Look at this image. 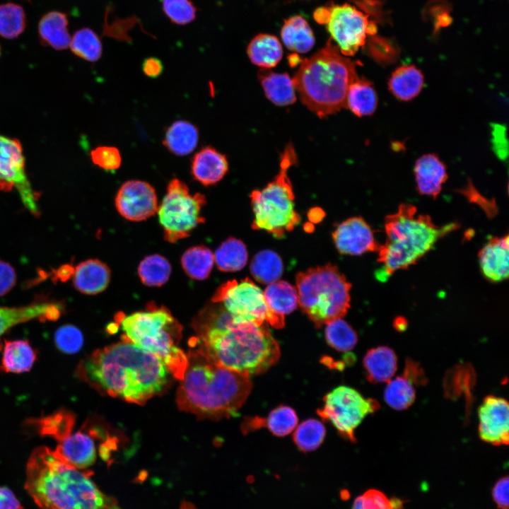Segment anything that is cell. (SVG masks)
Masks as SVG:
<instances>
[{
	"label": "cell",
	"mask_w": 509,
	"mask_h": 509,
	"mask_svg": "<svg viewBox=\"0 0 509 509\" xmlns=\"http://www.w3.org/2000/svg\"><path fill=\"white\" fill-rule=\"evenodd\" d=\"M206 306L194 319L192 347L216 364L250 377L275 364L279 346L267 323L236 321L220 303Z\"/></svg>",
	"instance_id": "6da1fadb"
},
{
	"label": "cell",
	"mask_w": 509,
	"mask_h": 509,
	"mask_svg": "<svg viewBox=\"0 0 509 509\" xmlns=\"http://www.w3.org/2000/svg\"><path fill=\"white\" fill-rule=\"evenodd\" d=\"M76 375L101 394L138 404L163 392L172 376L160 358L125 340L93 352Z\"/></svg>",
	"instance_id": "7a4b0ae2"
},
{
	"label": "cell",
	"mask_w": 509,
	"mask_h": 509,
	"mask_svg": "<svg viewBox=\"0 0 509 509\" xmlns=\"http://www.w3.org/2000/svg\"><path fill=\"white\" fill-rule=\"evenodd\" d=\"M187 356L176 393L178 407L201 419L237 416L252 387L250 377L216 364L194 349Z\"/></svg>",
	"instance_id": "3957f363"
},
{
	"label": "cell",
	"mask_w": 509,
	"mask_h": 509,
	"mask_svg": "<svg viewBox=\"0 0 509 509\" xmlns=\"http://www.w3.org/2000/svg\"><path fill=\"white\" fill-rule=\"evenodd\" d=\"M89 476L63 462L53 450L38 447L27 463L25 488L42 509L115 508Z\"/></svg>",
	"instance_id": "277c9868"
},
{
	"label": "cell",
	"mask_w": 509,
	"mask_h": 509,
	"mask_svg": "<svg viewBox=\"0 0 509 509\" xmlns=\"http://www.w3.org/2000/svg\"><path fill=\"white\" fill-rule=\"evenodd\" d=\"M458 224L435 225L431 216L419 213L411 204H402L385 220V242L378 250L379 269L375 275L385 281L396 271L408 268L426 255Z\"/></svg>",
	"instance_id": "5b68a950"
},
{
	"label": "cell",
	"mask_w": 509,
	"mask_h": 509,
	"mask_svg": "<svg viewBox=\"0 0 509 509\" xmlns=\"http://www.w3.org/2000/svg\"><path fill=\"white\" fill-rule=\"evenodd\" d=\"M357 77L354 62L329 40L310 58L301 60L293 81L305 106L324 117L346 107L348 89Z\"/></svg>",
	"instance_id": "8992f818"
},
{
	"label": "cell",
	"mask_w": 509,
	"mask_h": 509,
	"mask_svg": "<svg viewBox=\"0 0 509 509\" xmlns=\"http://www.w3.org/2000/svg\"><path fill=\"white\" fill-rule=\"evenodd\" d=\"M118 322L123 340L153 354L172 376L182 379L187 365V356L178 346L182 327L165 307L151 303L146 310L120 317Z\"/></svg>",
	"instance_id": "52a82bcc"
},
{
	"label": "cell",
	"mask_w": 509,
	"mask_h": 509,
	"mask_svg": "<svg viewBox=\"0 0 509 509\" xmlns=\"http://www.w3.org/2000/svg\"><path fill=\"white\" fill-rule=\"evenodd\" d=\"M296 282L298 305L317 327L341 318L350 308L351 285L334 265L299 272Z\"/></svg>",
	"instance_id": "ba28073f"
},
{
	"label": "cell",
	"mask_w": 509,
	"mask_h": 509,
	"mask_svg": "<svg viewBox=\"0 0 509 509\" xmlns=\"http://www.w3.org/2000/svg\"><path fill=\"white\" fill-rule=\"evenodd\" d=\"M296 163L295 149L289 144L281 153L280 169L275 178L263 189L251 193L254 230H264L281 238L300 222V217L295 209V196L288 176L289 168Z\"/></svg>",
	"instance_id": "9c48e42d"
},
{
	"label": "cell",
	"mask_w": 509,
	"mask_h": 509,
	"mask_svg": "<svg viewBox=\"0 0 509 509\" xmlns=\"http://www.w3.org/2000/svg\"><path fill=\"white\" fill-rule=\"evenodd\" d=\"M205 204L204 194L197 192L192 195L184 182L177 178L171 180L157 210L164 239L174 243L188 237L204 222L201 210Z\"/></svg>",
	"instance_id": "30bf717a"
},
{
	"label": "cell",
	"mask_w": 509,
	"mask_h": 509,
	"mask_svg": "<svg viewBox=\"0 0 509 509\" xmlns=\"http://www.w3.org/2000/svg\"><path fill=\"white\" fill-rule=\"evenodd\" d=\"M211 301L221 303L236 321L267 323L278 329L285 324L284 316L271 310L264 292L247 277L240 282L230 280L222 284Z\"/></svg>",
	"instance_id": "8fae6325"
},
{
	"label": "cell",
	"mask_w": 509,
	"mask_h": 509,
	"mask_svg": "<svg viewBox=\"0 0 509 509\" xmlns=\"http://www.w3.org/2000/svg\"><path fill=\"white\" fill-rule=\"evenodd\" d=\"M314 18L326 25L340 52L346 57L354 55L365 45L367 36L377 30L367 15L349 4L320 7L314 12Z\"/></svg>",
	"instance_id": "7c38bea8"
},
{
	"label": "cell",
	"mask_w": 509,
	"mask_h": 509,
	"mask_svg": "<svg viewBox=\"0 0 509 509\" xmlns=\"http://www.w3.org/2000/svg\"><path fill=\"white\" fill-rule=\"evenodd\" d=\"M323 401L322 408L317 410L318 415L352 442L356 441L354 431L363 419L380 406L376 400L365 398L355 389L344 385L327 393Z\"/></svg>",
	"instance_id": "4fadbf2b"
},
{
	"label": "cell",
	"mask_w": 509,
	"mask_h": 509,
	"mask_svg": "<svg viewBox=\"0 0 509 509\" xmlns=\"http://www.w3.org/2000/svg\"><path fill=\"white\" fill-rule=\"evenodd\" d=\"M13 189L18 191L25 208L38 216L39 194L28 178L22 145L17 139L0 134V190L10 192Z\"/></svg>",
	"instance_id": "5bb4252c"
},
{
	"label": "cell",
	"mask_w": 509,
	"mask_h": 509,
	"mask_svg": "<svg viewBox=\"0 0 509 509\" xmlns=\"http://www.w3.org/2000/svg\"><path fill=\"white\" fill-rule=\"evenodd\" d=\"M115 206L119 214L129 221L146 220L158 210L155 189L144 181L128 180L117 193Z\"/></svg>",
	"instance_id": "9a60e30c"
},
{
	"label": "cell",
	"mask_w": 509,
	"mask_h": 509,
	"mask_svg": "<svg viewBox=\"0 0 509 509\" xmlns=\"http://www.w3.org/2000/svg\"><path fill=\"white\" fill-rule=\"evenodd\" d=\"M481 439L493 445H508L509 440L508 403L502 397L490 395L478 410Z\"/></svg>",
	"instance_id": "2e32d148"
},
{
	"label": "cell",
	"mask_w": 509,
	"mask_h": 509,
	"mask_svg": "<svg viewBox=\"0 0 509 509\" xmlns=\"http://www.w3.org/2000/svg\"><path fill=\"white\" fill-rule=\"evenodd\" d=\"M332 238L337 250L344 255L377 252L380 246L371 227L360 216L341 222L332 233Z\"/></svg>",
	"instance_id": "e0dca14e"
},
{
	"label": "cell",
	"mask_w": 509,
	"mask_h": 509,
	"mask_svg": "<svg viewBox=\"0 0 509 509\" xmlns=\"http://www.w3.org/2000/svg\"><path fill=\"white\" fill-rule=\"evenodd\" d=\"M95 429L88 432L78 431L69 434L54 450V454L63 462L76 469H85L96 459L95 438L100 436Z\"/></svg>",
	"instance_id": "ac0fdd59"
},
{
	"label": "cell",
	"mask_w": 509,
	"mask_h": 509,
	"mask_svg": "<svg viewBox=\"0 0 509 509\" xmlns=\"http://www.w3.org/2000/svg\"><path fill=\"white\" fill-rule=\"evenodd\" d=\"M64 305L59 302L40 300L26 306H0V351L3 349L1 337L11 327L28 321H55L64 311Z\"/></svg>",
	"instance_id": "d6986e66"
},
{
	"label": "cell",
	"mask_w": 509,
	"mask_h": 509,
	"mask_svg": "<svg viewBox=\"0 0 509 509\" xmlns=\"http://www.w3.org/2000/svg\"><path fill=\"white\" fill-rule=\"evenodd\" d=\"M508 235L491 238L481 249L479 260L483 275L493 283L508 277Z\"/></svg>",
	"instance_id": "ffe728a7"
},
{
	"label": "cell",
	"mask_w": 509,
	"mask_h": 509,
	"mask_svg": "<svg viewBox=\"0 0 509 509\" xmlns=\"http://www.w3.org/2000/svg\"><path fill=\"white\" fill-rule=\"evenodd\" d=\"M228 170L226 156L209 146L200 149L192 160V175L204 186L216 184L223 178Z\"/></svg>",
	"instance_id": "44dd1931"
},
{
	"label": "cell",
	"mask_w": 509,
	"mask_h": 509,
	"mask_svg": "<svg viewBox=\"0 0 509 509\" xmlns=\"http://www.w3.org/2000/svg\"><path fill=\"white\" fill-rule=\"evenodd\" d=\"M418 192L435 198L447 178L445 164L434 154H426L416 162L414 168Z\"/></svg>",
	"instance_id": "7402d4cb"
},
{
	"label": "cell",
	"mask_w": 509,
	"mask_h": 509,
	"mask_svg": "<svg viewBox=\"0 0 509 509\" xmlns=\"http://www.w3.org/2000/svg\"><path fill=\"white\" fill-rule=\"evenodd\" d=\"M72 277L77 291L86 295H95L107 287L110 270L104 262L90 259L78 264L74 268Z\"/></svg>",
	"instance_id": "603a6c76"
},
{
	"label": "cell",
	"mask_w": 509,
	"mask_h": 509,
	"mask_svg": "<svg viewBox=\"0 0 509 509\" xmlns=\"http://www.w3.org/2000/svg\"><path fill=\"white\" fill-rule=\"evenodd\" d=\"M68 25V18L64 13L52 11L45 13L37 25L40 42L56 50L67 49L71 40Z\"/></svg>",
	"instance_id": "cb8c5ba5"
},
{
	"label": "cell",
	"mask_w": 509,
	"mask_h": 509,
	"mask_svg": "<svg viewBox=\"0 0 509 509\" xmlns=\"http://www.w3.org/2000/svg\"><path fill=\"white\" fill-rule=\"evenodd\" d=\"M363 366L367 378L373 383L390 380L397 368V358L388 346H378L370 349L363 358Z\"/></svg>",
	"instance_id": "d4e9b609"
},
{
	"label": "cell",
	"mask_w": 509,
	"mask_h": 509,
	"mask_svg": "<svg viewBox=\"0 0 509 509\" xmlns=\"http://www.w3.org/2000/svg\"><path fill=\"white\" fill-rule=\"evenodd\" d=\"M2 350L0 370L6 373L28 372L37 358V351L27 340H4Z\"/></svg>",
	"instance_id": "484cf974"
},
{
	"label": "cell",
	"mask_w": 509,
	"mask_h": 509,
	"mask_svg": "<svg viewBox=\"0 0 509 509\" xmlns=\"http://www.w3.org/2000/svg\"><path fill=\"white\" fill-rule=\"evenodd\" d=\"M258 78L267 98L275 105L286 106L296 102V88L293 78L288 74L262 69L259 71Z\"/></svg>",
	"instance_id": "4316f807"
},
{
	"label": "cell",
	"mask_w": 509,
	"mask_h": 509,
	"mask_svg": "<svg viewBox=\"0 0 509 509\" xmlns=\"http://www.w3.org/2000/svg\"><path fill=\"white\" fill-rule=\"evenodd\" d=\"M281 37L289 50L301 54L311 50L315 42L311 27L300 15L293 16L284 21Z\"/></svg>",
	"instance_id": "83f0119b"
},
{
	"label": "cell",
	"mask_w": 509,
	"mask_h": 509,
	"mask_svg": "<svg viewBox=\"0 0 509 509\" xmlns=\"http://www.w3.org/2000/svg\"><path fill=\"white\" fill-rule=\"evenodd\" d=\"M298 423L296 411L288 406H280L273 409L267 418H250L242 425L244 431L267 427L276 436H285L293 431Z\"/></svg>",
	"instance_id": "f1b7e54d"
},
{
	"label": "cell",
	"mask_w": 509,
	"mask_h": 509,
	"mask_svg": "<svg viewBox=\"0 0 509 509\" xmlns=\"http://www.w3.org/2000/svg\"><path fill=\"white\" fill-rule=\"evenodd\" d=\"M423 83V75L417 67L402 65L392 72L388 86L390 92L397 98L409 101L419 95Z\"/></svg>",
	"instance_id": "f546056e"
},
{
	"label": "cell",
	"mask_w": 509,
	"mask_h": 509,
	"mask_svg": "<svg viewBox=\"0 0 509 509\" xmlns=\"http://www.w3.org/2000/svg\"><path fill=\"white\" fill-rule=\"evenodd\" d=\"M198 141L197 127L188 121L177 120L166 130L163 144L170 153L183 156L196 148Z\"/></svg>",
	"instance_id": "4dcf8cb0"
},
{
	"label": "cell",
	"mask_w": 509,
	"mask_h": 509,
	"mask_svg": "<svg viewBox=\"0 0 509 509\" xmlns=\"http://www.w3.org/2000/svg\"><path fill=\"white\" fill-rule=\"evenodd\" d=\"M247 53L250 61L263 69H270L279 64L283 56L279 40L274 35L260 33L250 42Z\"/></svg>",
	"instance_id": "1f68e13d"
},
{
	"label": "cell",
	"mask_w": 509,
	"mask_h": 509,
	"mask_svg": "<svg viewBox=\"0 0 509 509\" xmlns=\"http://www.w3.org/2000/svg\"><path fill=\"white\" fill-rule=\"evenodd\" d=\"M378 105V96L372 83L357 77L350 85L346 98V107L356 116L373 114Z\"/></svg>",
	"instance_id": "d6a6232c"
},
{
	"label": "cell",
	"mask_w": 509,
	"mask_h": 509,
	"mask_svg": "<svg viewBox=\"0 0 509 509\" xmlns=\"http://www.w3.org/2000/svg\"><path fill=\"white\" fill-rule=\"evenodd\" d=\"M264 296L271 310L282 316L292 312L298 305L296 288L285 281L269 283L264 291Z\"/></svg>",
	"instance_id": "836d02e7"
},
{
	"label": "cell",
	"mask_w": 509,
	"mask_h": 509,
	"mask_svg": "<svg viewBox=\"0 0 509 509\" xmlns=\"http://www.w3.org/2000/svg\"><path fill=\"white\" fill-rule=\"evenodd\" d=\"M213 256L219 270L237 271L246 265L248 253L241 240L231 237L221 243Z\"/></svg>",
	"instance_id": "e575fe53"
},
{
	"label": "cell",
	"mask_w": 509,
	"mask_h": 509,
	"mask_svg": "<svg viewBox=\"0 0 509 509\" xmlns=\"http://www.w3.org/2000/svg\"><path fill=\"white\" fill-rule=\"evenodd\" d=\"M250 270L257 281L262 284H269L281 277L283 266L281 258L277 253L270 250H264L254 256Z\"/></svg>",
	"instance_id": "d590c367"
},
{
	"label": "cell",
	"mask_w": 509,
	"mask_h": 509,
	"mask_svg": "<svg viewBox=\"0 0 509 509\" xmlns=\"http://www.w3.org/2000/svg\"><path fill=\"white\" fill-rule=\"evenodd\" d=\"M214 256L210 249L194 246L187 250L182 256V267L191 279L204 280L209 277L213 266Z\"/></svg>",
	"instance_id": "8d00e7d4"
},
{
	"label": "cell",
	"mask_w": 509,
	"mask_h": 509,
	"mask_svg": "<svg viewBox=\"0 0 509 509\" xmlns=\"http://www.w3.org/2000/svg\"><path fill=\"white\" fill-rule=\"evenodd\" d=\"M74 423V414L66 410L35 420V426L41 435L52 437L58 442L71 433Z\"/></svg>",
	"instance_id": "74e56055"
},
{
	"label": "cell",
	"mask_w": 509,
	"mask_h": 509,
	"mask_svg": "<svg viewBox=\"0 0 509 509\" xmlns=\"http://www.w3.org/2000/svg\"><path fill=\"white\" fill-rule=\"evenodd\" d=\"M69 47L74 55L89 62H97L103 52L99 36L89 28L76 30L71 37Z\"/></svg>",
	"instance_id": "f35d334b"
},
{
	"label": "cell",
	"mask_w": 509,
	"mask_h": 509,
	"mask_svg": "<svg viewBox=\"0 0 509 509\" xmlns=\"http://www.w3.org/2000/svg\"><path fill=\"white\" fill-rule=\"evenodd\" d=\"M170 273V262L158 254L146 257L138 267V274L141 282L148 286L163 285L168 281Z\"/></svg>",
	"instance_id": "ab89813d"
},
{
	"label": "cell",
	"mask_w": 509,
	"mask_h": 509,
	"mask_svg": "<svg viewBox=\"0 0 509 509\" xmlns=\"http://www.w3.org/2000/svg\"><path fill=\"white\" fill-rule=\"evenodd\" d=\"M26 28L24 8L18 4L8 2L0 4V36L7 40L19 37Z\"/></svg>",
	"instance_id": "60d3db41"
},
{
	"label": "cell",
	"mask_w": 509,
	"mask_h": 509,
	"mask_svg": "<svg viewBox=\"0 0 509 509\" xmlns=\"http://www.w3.org/2000/svg\"><path fill=\"white\" fill-rule=\"evenodd\" d=\"M384 392L386 403L396 410L409 407L416 397L414 382L405 375L396 377L387 382Z\"/></svg>",
	"instance_id": "b9f144b4"
},
{
	"label": "cell",
	"mask_w": 509,
	"mask_h": 509,
	"mask_svg": "<svg viewBox=\"0 0 509 509\" xmlns=\"http://www.w3.org/2000/svg\"><path fill=\"white\" fill-rule=\"evenodd\" d=\"M325 428L318 420L310 419L303 421L296 427L293 441L303 452L316 450L323 442Z\"/></svg>",
	"instance_id": "7bdbcfd3"
},
{
	"label": "cell",
	"mask_w": 509,
	"mask_h": 509,
	"mask_svg": "<svg viewBox=\"0 0 509 509\" xmlns=\"http://www.w3.org/2000/svg\"><path fill=\"white\" fill-rule=\"evenodd\" d=\"M325 338L329 346L343 352L353 349L358 341L355 330L341 318L327 324Z\"/></svg>",
	"instance_id": "ee69618b"
},
{
	"label": "cell",
	"mask_w": 509,
	"mask_h": 509,
	"mask_svg": "<svg viewBox=\"0 0 509 509\" xmlns=\"http://www.w3.org/2000/svg\"><path fill=\"white\" fill-rule=\"evenodd\" d=\"M161 6L172 23L187 25L196 18L197 8L191 0H161Z\"/></svg>",
	"instance_id": "f6af8a7d"
},
{
	"label": "cell",
	"mask_w": 509,
	"mask_h": 509,
	"mask_svg": "<svg viewBox=\"0 0 509 509\" xmlns=\"http://www.w3.org/2000/svg\"><path fill=\"white\" fill-rule=\"evenodd\" d=\"M54 339L58 349L66 353L78 351L83 343L81 332L71 324L59 327L55 333Z\"/></svg>",
	"instance_id": "bcb514c9"
},
{
	"label": "cell",
	"mask_w": 509,
	"mask_h": 509,
	"mask_svg": "<svg viewBox=\"0 0 509 509\" xmlns=\"http://www.w3.org/2000/svg\"><path fill=\"white\" fill-rule=\"evenodd\" d=\"M90 154L95 165L107 171L117 170L122 163L119 151L114 146H98L93 149Z\"/></svg>",
	"instance_id": "7dc6e473"
},
{
	"label": "cell",
	"mask_w": 509,
	"mask_h": 509,
	"mask_svg": "<svg viewBox=\"0 0 509 509\" xmlns=\"http://www.w3.org/2000/svg\"><path fill=\"white\" fill-rule=\"evenodd\" d=\"M352 509H392V507L384 493L370 489L354 500Z\"/></svg>",
	"instance_id": "c3c4849f"
},
{
	"label": "cell",
	"mask_w": 509,
	"mask_h": 509,
	"mask_svg": "<svg viewBox=\"0 0 509 509\" xmlns=\"http://www.w3.org/2000/svg\"><path fill=\"white\" fill-rule=\"evenodd\" d=\"M16 282L14 269L7 262L0 259V296L8 293Z\"/></svg>",
	"instance_id": "681fc988"
},
{
	"label": "cell",
	"mask_w": 509,
	"mask_h": 509,
	"mask_svg": "<svg viewBox=\"0 0 509 509\" xmlns=\"http://www.w3.org/2000/svg\"><path fill=\"white\" fill-rule=\"evenodd\" d=\"M508 488L509 479L505 476L498 479L492 489L493 498L498 508H508Z\"/></svg>",
	"instance_id": "f907efd6"
},
{
	"label": "cell",
	"mask_w": 509,
	"mask_h": 509,
	"mask_svg": "<svg viewBox=\"0 0 509 509\" xmlns=\"http://www.w3.org/2000/svg\"><path fill=\"white\" fill-rule=\"evenodd\" d=\"M463 194H464L470 201L476 203L484 209H486V212L487 213L493 214L496 211L495 204L482 197L472 185H469L466 189H463Z\"/></svg>",
	"instance_id": "816d5d0a"
},
{
	"label": "cell",
	"mask_w": 509,
	"mask_h": 509,
	"mask_svg": "<svg viewBox=\"0 0 509 509\" xmlns=\"http://www.w3.org/2000/svg\"><path fill=\"white\" fill-rule=\"evenodd\" d=\"M142 70L147 76L157 78L163 71V64L157 57H147L143 62Z\"/></svg>",
	"instance_id": "f5cc1de1"
},
{
	"label": "cell",
	"mask_w": 509,
	"mask_h": 509,
	"mask_svg": "<svg viewBox=\"0 0 509 509\" xmlns=\"http://www.w3.org/2000/svg\"><path fill=\"white\" fill-rule=\"evenodd\" d=\"M0 509H22L20 502L6 487H0Z\"/></svg>",
	"instance_id": "db71d44e"
},
{
	"label": "cell",
	"mask_w": 509,
	"mask_h": 509,
	"mask_svg": "<svg viewBox=\"0 0 509 509\" xmlns=\"http://www.w3.org/2000/svg\"><path fill=\"white\" fill-rule=\"evenodd\" d=\"M74 270V268L71 265H63L57 270L55 277L57 279L65 281L73 276Z\"/></svg>",
	"instance_id": "11a10c76"
},
{
	"label": "cell",
	"mask_w": 509,
	"mask_h": 509,
	"mask_svg": "<svg viewBox=\"0 0 509 509\" xmlns=\"http://www.w3.org/2000/svg\"><path fill=\"white\" fill-rule=\"evenodd\" d=\"M390 502L392 509H404V503H406V501H403L399 498L394 496L390 499Z\"/></svg>",
	"instance_id": "9f6ffc18"
},
{
	"label": "cell",
	"mask_w": 509,
	"mask_h": 509,
	"mask_svg": "<svg viewBox=\"0 0 509 509\" xmlns=\"http://www.w3.org/2000/svg\"><path fill=\"white\" fill-rule=\"evenodd\" d=\"M0 56H1V46H0Z\"/></svg>",
	"instance_id": "6f0895ef"
},
{
	"label": "cell",
	"mask_w": 509,
	"mask_h": 509,
	"mask_svg": "<svg viewBox=\"0 0 509 509\" xmlns=\"http://www.w3.org/2000/svg\"><path fill=\"white\" fill-rule=\"evenodd\" d=\"M27 1H30V0H27Z\"/></svg>",
	"instance_id": "680465c9"
}]
</instances>
